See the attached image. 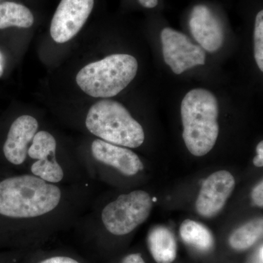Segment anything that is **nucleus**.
<instances>
[{"instance_id":"a211bd4d","label":"nucleus","mask_w":263,"mask_h":263,"mask_svg":"<svg viewBox=\"0 0 263 263\" xmlns=\"http://www.w3.org/2000/svg\"><path fill=\"white\" fill-rule=\"evenodd\" d=\"M254 58L259 70L263 71V11L260 10L255 18L254 32Z\"/></svg>"},{"instance_id":"1a4fd4ad","label":"nucleus","mask_w":263,"mask_h":263,"mask_svg":"<svg viewBox=\"0 0 263 263\" xmlns=\"http://www.w3.org/2000/svg\"><path fill=\"white\" fill-rule=\"evenodd\" d=\"M189 25L194 38L204 51H216L222 46L224 41L222 24L205 5L194 7Z\"/></svg>"},{"instance_id":"9d476101","label":"nucleus","mask_w":263,"mask_h":263,"mask_svg":"<svg viewBox=\"0 0 263 263\" xmlns=\"http://www.w3.org/2000/svg\"><path fill=\"white\" fill-rule=\"evenodd\" d=\"M38 122L29 115L17 118L10 126L3 146L5 158L10 163L19 165L27 159L29 143L37 133Z\"/></svg>"},{"instance_id":"dca6fc26","label":"nucleus","mask_w":263,"mask_h":263,"mask_svg":"<svg viewBox=\"0 0 263 263\" xmlns=\"http://www.w3.org/2000/svg\"><path fill=\"white\" fill-rule=\"evenodd\" d=\"M56 148L54 137L48 132L40 131L33 138L27 155L34 160H45L55 157Z\"/></svg>"},{"instance_id":"f257e3e1","label":"nucleus","mask_w":263,"mask_h":263,"mask_svg":"<svg viewBox=\"0 0 263 263\" xmlns=\"http://www.w3.org/2000/svg\"><path fill=\"white\" fill-rule=\"evenodd\" d=\"M60 189L35 176L24 175L0 181V214L29 219L54 210L61 200Z\"/></svg>"},{"instance_id":"412c9836","label":"nucleus","mask_w":263,"mask_h":263,"mask_svg":"<svg viewBox=\"0 0 263 263\" xmlns=\"http://www.w3.org/2000/svg\"><path fill=\"white\" fill-rule=\"evenodd\" d=\"M257 155L254 157L253 163L256 167H262L263 166V141H260L256 147Z\"/></svg>"},{"instance_id":"f3484780","label":"nucleus","mask_w":263,"mask_h":263,"mask_svg":"<svg viewBox=\"0 0 263 263\" xmlns=\"http://www.w3.org/2000/svg\"><path fill=\"white\" fill-rule=\"evenodd\" d=\"M34 176L48 183H58L64 178V171L55 157L37 160L31 167Z\"/></svg>"},{"instance_id":"4468645a","label":"nucleus","mask_w":263,"mask_h":263,"mask_svg":"<svg viewBox=\"0 0 263 263\" xmlns=\"http://www.w3.org/2000/svg\"><path fill=\"white\" fill-rule=\"evenodd\" d=\"M34 21L32 12L24 5L14 2L0 3V29L11 27L29 28Z\"/></svg>"},{"instance_id":"7ed1b4c3","label":"nucleus","mask_w":263,"mask_h":263,"mask_svg":"<svg viewBox=\"0 0 263 263\" xmlns=\"http://www.w3.org/2000/svg\"><path fill=\"white\" fill-rule=\"evenodd\" d=\"M86 127L103 141L126 148H138L145 140L143 127L127 109L109 99L100 100L89 108Z\"/></svg>"},{"instance_id":"0eeeda50","label":"nucleus","mask_w":263,"mask_h":263,"mask_svg":"<svg viewBox=\"0 0 263 263\" xmlns=\"http://www.w3.org/2000/svg\"><path fill=\"white\" fill-rule=\"evenodd\" d=\"M95 0H61L52 18L50 32L57 43L75 37L89 18Z\"/></svg>"},{"instance_id":"6ab92c4d","label":"nucleus","mask_w":263,"mask_h":263,"mask_svg":"<svg viewBox=\"0 0 263 263\" xmlns=\"http://www.w3.org/2000/svg\"><path fill=\"white\" fill-rule=\"evenodd\" d=\"M252 200L254 205L259 208L263 207V182L257 183L252 191Z\"/></svg>"},{"instance_id":"39448f33","label":"nucleus","mask_w":263,"mask_h":263,"mask_svg":"<svg viewBox=\"0 0 263 263\" xmlns=\"http://www.w3.org/2000/svg\"><path fill=\"white\" fill-rule=\"evenodd\" d=\"M152 205L149 194L143 190L123 194L104 208L102 221L111 234L127 235L148 219Z\"/></svg>"},{"instance_id":"20e7f679","label":"nucleus","mask_w":263,"mask_h":263,"mask_svg":"<svg viewBox=\"0 0 263 263\" xmlns=\"http://www.w3.org/2000/svg\"><path fill=\"white\" fill-rule=\"evenodd\" d=\"M138 68L134 57L116 53L85 66L76 76V83L92 98H113L130 84Z\"/></svg>"},{"instance_id":"9b49d317","label":"nucleus","mask_w":263,"mask_h":263,"mask_svg":"<svg viewBox=\"0 0 263 263\" xmlns=\"http://www.w3.org/2000/svg\"><path fill=\"white\" fill-rule=\"evenodd\" d=\"M91 153L95 160L113 167L125 176H135L143 167L139 157L133 151L101 139L93 141Z\"/></svg>"},{"instance_id":"ddd939ff","label":"nucleus","mask_w":263,"mask_h":263,"mask_svg":"<svg viewBox=\"0 0 263 263\" xmlns=\"http://www.w3.org/2000/svg\"><path fill=\"white\" fill-rule=\"evenodd\" d=\"M180 236L186 245L202 252L212 250L214 238L211 230L198 221L186 219L179 228Z\"/></svg>"},{"instance_id":"b1692460","label":"nucleus","mask_w":263,"mask_h":263,"mask_svg":"<svg viewBox=\"0 0 263 263\" xmlns=\"http://www.w3.org/2000/svg\"><path fill=\"white\" fill-rule=\"evenodd\" d=\"M5 57L3 53H2L1 50H0V77L3 75L5 70Z\"/></svg>"},{"instance_id":"5701e85b","label":"nucleus","mask_w":263,"mask_h":263,"mask_svg":"<svg viewBox=\"0 0 263 263\" xmlns=\"http://www.w3.org/2000/svg\"><path fill=\"white\" fill-rule=\"evenodd\" d=\"M142 6L146 8H154L158 4V0H138Z\"/></svg>"},{"instance_id":"2eb2a0df","label":"nucleus","mask_w":263,"mask_h":263,"mask_svg":"<svg viewBox=\"0 0 263 263\" xmlns=\"http://www.w3.org/2000/svg\"><path fill=\"white\" fill-rule=\"evenodd\" d=\"M262 218H257L235 229L228 241L232 249L241 252L253 247L262 238Z\"/></svg>"},{"instance_id":"6e6552de","label":"nucleus","mask_w":263,"mask_h":263,"mask_svg":"<svg viewBox=\"0 0 263 263\" xmlns=\"http://www.w3.org/2000/svg\"><path fill=\"white\" fill-rule=\"evenodd\" d=\"M235 181L233 175L221 170L209 176L202 183L195 202L199 215L212 218L217 215L233 193Z\"/></svg>"},{"instance_id":"f8f14e48","label":"nucleus","mask_w":263,"mask_h":263,"mask_svg":"<svg viewBox=\"0 0 263 263\" xmlns=\"http://www.w3.org/2000/svg\"><path fill=\"white\" fill-rule=\"evenodd\" d=\"M148 250L157 263H173L177 257L176 237L167 227L156 226L147 238Z\"/></svg>"},{"instance_id":"aec40b11","label":"nucleus","mask_w":263,"mask_h":263,"mask_svg":"<svg viewBox=\"0 0 263 263\" xmlns=\"http://www.w3.org/2000/svg\"><path fill=\"white\" fill-rule=\"evenodd\" d=\"M39 263H80L72 257L65 256H55L41 261Z\"/></svg>"},{"instance_id":"4be33fe9","label":"nucleus","mask_w":263,"mask_h":263,"mask_svg":"<svg viewBox=\"0 0 263 263\" xmlns=\"http://www.w3.org/2000/svg\"><path fill=\"white\" fill-rule=\"evenodd\" d=\"M122 263H146L140 254H130L123 259Z\"/></svg>"},{"instance_id":"423d86ee","label":"nucleus","mask_w":263,"mask_h":263,"mask_svg":"<svg viewBox=\"0 0 263 263\" xmlns=\"http://www.w3.org/2000/svg\"><path fill=\"white\" fill-rule=\"evenodd\" d=\"M160 36L164 62L176 75L196 66L205 65V51L200 46L193 44L186 34L164 28Z\"/></svg>"},{"instance_id":"f03ea898","label":"nucleus","mask_w":263,"mask_h":263,"mask_svg":"<svg viewBox=\"0 0 263 263\" xmlns=\"http://www.w3.org/2000/svg\"><path fill=\"white\" fill-rule=\"evenodd\" d=\"M219 111L216 97L206 89H193L185 95L181 105L183 139L192 155L202 157L215 146Z\"/></svg>"}]
</instances>
